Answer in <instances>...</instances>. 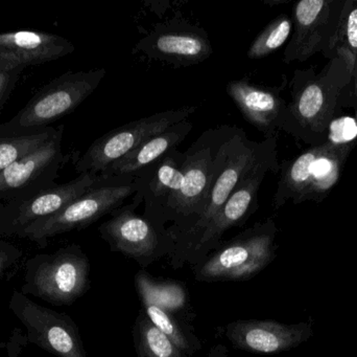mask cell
<instances>
[{"mask_svg": "<svg viewBox=\"0 0 357 357\" xmlns=\"http://www.w3.org/2000/svg\"><path fill=\"white\" fill-rule=\"evenodd\" d=\"M351 73L341 54L331 58L320 73L314 67L296 69L281 131L310 147L324 144L329 123L339 115L340 96Z\"/></svg>", "mask_w": 357, "mask_h": 357, "instance_id": "1", "label": "cell"}, {"mask_svg": "<svg viewBox=\"0 0 357 357\" xmlns=\"http://www.w3.org/2000/svg\"><path fill=\"white\" fill-rule=\"evenodd\" d=\"M350 154L324 143L283 161L273 198L274 209L279 210L287 203H322L339 184Z\"/></svg>", "mask_w": 357, "mask_h": 357, "instance_id": "2", "label": "cell"}, {"mask_svg": "<svg viewBox=\"0 0 357 357\" xmlns=\"http://www.w3.org/2000/svg\"><path fill=\"white\" fill-rule=\"evenodd\" d=\"M134 176L102 175L82 196L50 217L38 220L23 231L19 238L45 249L48 241L58 235L87 228L105 215L112 214L135 194Z\"/></svg>", "mask_w": 357, "mask_h": 357, "instance_id": "3", "label": "cell"}, {"mask_svg": "<svg viewBox=\"0 0 357 357\" xmlns=\"http://www.w3.org/2000/svg\"><path fill=\"white\" fill-rule=\"evenodd\" d=\"M106 75L104 67L63 73L44 85L10 121L1 124L0 136L29 133L50 127L91 96Z\"/></svg>", "mask_w": 357, "mask_h": 357, "instance_id": "4", "label": "cell"}, {"mask_svg": "<svg viewBox=\"0 0 357 357\" xmlns=\"http://www.w3.org/2000/svg\"><path fill=\"white\" fill-rule=\"evenodd\" d=\"M222 136V126L207 130L184 152V182L161 221L162 226L167 221H175L169 232L177 238L190 231L203 214Z\"/></svg>", "mask_w": 357, "mask_h": 357, "instance_id": "5", "label": "cell"}, {"mask_svg": "<svg viewBox=\"0 0 357 357\" xmlns=\"http://www.w3.org/2000/svg\"><path fill=\"white\" fill-rule=\"evenodd\" d=\"M90 265L77 245L41 254L25 262L21 293L52 305H71L87 289Z\"/></svg>", "mask_w": 357, "mask_h": 357, "instance_id": "6", "label": "cell"}, {"mask_svg": "<svg viewBox=\"0 0 357 357\" xmlns=\"http://www.w3.org/2000/svg\"><path fill=\"white\" fill-rule=\"evenodd\" d=\"M195 110L197 107L195 106L169 109L111 130L94 140L77 159L75 171L79 174L87 172L102 173L109 165L137 148L148 138L165 131L175 124L188 119Z\"/></svg>", "mask_w": 357, "mask_h": 357, "instance_id": "7", "label": "cell"}, {"mask_svg": "<svg viewBox=\"0 0 357 357\" xmlns=\"http://www.w3.org/2000/svg\"><path fill=\"white\" fill-rule=\"evenodd\" d=\"M276 232L271 219L245 231L208 259L197 272V280H245L258 274L274 257Z\"/></svg>", "mask_w": 357, "mask_h": 357, "instance_id": "8", "label": "cell"}, {"mask_svg": "<svg viewBox=\"0 0 357 357\" xmlns=\"http://www.w3.org/2000/svg\"><path fill=\"white\" fill-rule=\"evenodd\" d=\"M100 178L102 174L87 172L66 184H56L0 201V238L20 236L38 220L54 215L82 196Z\"/></svg>", "mask_w": 357, "mask_h": 357, "instance_id": "9", "label": "cell"}, {"mask_svg": "<svg viewBox=\"0 0 357 357\" xmlns=\"http://www.w3.org/2000/svg\"><path fill=\"white\" fill-rule=\"evenodd\" d=\"M346 0H301L293 8V33L283 62H305L316 54L331 58Z\"/></svg>", "mask_w": 357, "mask_h": 357, "instance_id": "10", "label": "cell"}, {"mask_svg": "<svg viewBox=\"0 0 357 357\" xmlns=\"http://www.w3.org/2000/svg\"><path fill=\"white\" fill-rule=\"evenodd\" d=\"M8 308L26 328L27 342L56 357H87L77 325L68 316L43 307L14 291Z\"/></svg>", "mask_w": 357, "mask_h": 357, "instance_id": "11", "label": "cell"}, {"mask_svg": "<svg viewBox=\"0 0 357 357\" xmlns=\"http://www.w3.org/2000/svg\"><path fill=\"white\" fill-rule=\"evenodd\" d=\"M135 50L151 60L176 67L199 64L213 54L211 41L203 29L180 21L157 24L136 43Z\"/></svg>", "mask_w": 357, "mask_h": 357, "instance_id": "12", "label": "cell"}, {"mask_svg": "<svg viewBox=\"0 0 357 357\" xmlns=\"http://www.w3.org/2000/svg\"><path fill=\"white\" fill-rule=\"evenodd\" d=\"M278 149L262 157L243 175L228 201L190 247L203 251L220 241L229 228L243 224L258 207V191L268 172L279 173Z\"/></svg>", "mask_w": 357, "mask_h": 357, "instance_id": "13", "label": "cell"}, {"mask_svg": "<svg viewBox=\"0 0 357 357\" xmlns=\"http://www.w3.org/2000/svg\"><path fill=\"white\" fill-rule=\"evenodd\" d=\"M63 131L61 126L43 146L0 172V201L56 184L64 163Z\"/></svg>", "mask_w": 357, "mask_h": 357, "instance_id": "14", "label": "cell"}, {"mask_svg": "<svg viewBox=\"0 0 357 357\" xmlns=\"http://www.w3.org/2000/svg\"><path fill=\"white\" fill-rule=\"evenodd\" d=\"M184 152L178 149L134 174L133 203H144V217L156 228L162 226L163 214L184 182Z\"/></svg>", "mask_w": 357, "mask_h": 357, "instance_id": "15", "label": "cell"}, {"mask_svg": "<svg viewBox=\"0 0 357 357\" xmlns=\"http://www.w3.org/2000/svg\"><path fill=\"white\" fill-rule=\"evenodd\" d=\"M282 87H262L243 78L227 83L226 90L237 108L264 138L278 136L282 129L287 102L281 96Z\"/></svg>", "mask_w": 357, "mask_h": 357, "instance_id": "16", "label": "cell"}, {"mask_svg": "<svg viewBox=\"0 0 357 357\" xmlns=\"http://www.w3.org/2000/svg\"><path fill=\"white\" fill-rule=\"evenodd\" d=\"M138 207L133 201L123 205L100 226V232L116 251L130 257L146 258L157 251L161 238L158 228L148 218L135 213Z\"/></svg>", "mask_w": 357, "mask_h": 357, "instance_id": "17", "label": "cell"}, {"mask_svg": "<svg viewBox=\"0 0 357 357\" xmlns=\"http://www.w3.org/2000/svg\"><path fill=\"white\" fill-rule=\"evenodd\" d=\"M226 335L239 349L277 354L299 345L307 335V329L272 321H238L227 326Z\"/></svg>", "mask_w": 357, "mask_h": 357, "instance_id": "18", "label": "cell"}, {"mask_svg": "<svg viewBox=\"0 0 357 357\" xmlns=\"http://www.w3.org/2000/svg\"><path fill=\"white\" fill-rule=\"evenodd\" d=\"M73 42L56 34L39 31L0 33V52L27 67L58 60L75 52Z\"/></svg>", "mask_w": 357, "mask_h": 357, "instance_id": "19", "label": "cell"}, {"mask_svg": "<svg viewBox=\"0 0 357 357\" xmlns=\"http://www.w3.org/2000/svg\"><path fill=\"white\" fill-rule=\"evenodd\" d=\"M193 124L188 119L180 122L165 131L148 138L137 148L128 153L119 161L109 165L102 175L133 176L140 170L162 159L167 153L177 149L192 130Z\"/></svg>", "mask_w": 357, "mask_h": 357, "instance_id": "20", "label": "cell"}, {"mask_svg": "<svg viewBox=\"0 0 357 357\" xmlns=\"http://www.w3.org/2000/svg\"><path fill=\"white\" fill-rule=\"evenodd\" d=\"M56 131V128L47 127L29 133L0 136V172L43 146Z\"/></svg>", "mask_w": 357, "mask_h": 357, "instance_id": "21", "label": "cell"}, {"mask_svg": "<svg viewBox=\"0 0 357 357\" xmlns=\"http://www.w3.org/2000/svg\"><path fill=\"white\" fill-rule=\"evenodd\" d=\"M293 33V19L287 14H280L268 23L266 27L253 40L248 58L258 60L270 56L287 43Z\"/></svg>", "mask_w": 357, "mask_h": 357, "instance_id": "22", "label": "cell"}, {"mask_svg": "<svg viewBox=\"0 0 357 357\" xmlns=\"http://www.w3.org/2000/svg\"><path fill=\"white\" fill-rule=\"evenodd\" d=\"M335 54L345 57L354 71L357 63V0H346L329 60Z\"/></svg>", "mask_w": 357, "mask_h": 357, "instance_id": "23", "label": "cell"}, {"mask_svg": "<svg viewBox=\"0 0 357 357\" xmlns=\"http://www.w3.org/2000/svg\"><path fill=\"white\" fill-rule=\"evenodd\" d=\"M142 357H180L177 346L150 320H144L139 325V344Z\"/></svg>", "mask_w": 357, "mask_h": 357, "instance_id": "24", "label": "cell"}, {"mask_svg": "<svg viewBox=\"0 0 357 357\" xmlns=\"http://www.w3.org/2000/svg\"><path fill=\"white\" fill-rule=\"evenodd\" d=\"M136 285L140 296H146L163 309H175L184 304V293L177 285L169 283L157 284L144 274L136 277Z\"/></svg>", "mask_w": 357, "mask_h": 357, "instance_id": "25", "label": "cell"}, {"mask_svg": "<svg viewBox=\"0 0 357 357\" xmlns=\"http://www.w3.org/2000/svg\"><path fill=\"white\" fill-rule=\"evenodd\" d=\"M324 143H327L333 148L352 152L357 147L356 117L350 115H337L329 123Z\"/></svg>", "mask_w": 357, "mask_h": 357, "instance_id": "26", "label": "cell"}, {"mask_svg": "<svg viewBox=\"0 0 357 357\" xmlns=\"http://www.w3.org/2000/svg\"><path fill=\"white\" fill-rule=\"evenodd\" d=\"M140 297H142L144 307H146L149 320L154 324V326H156L161 333H165L177 346L178 350L188 349L186 337L183 335L177 323L169 314H167V310L157 305L146 296H140Z\"/></svg>", "mask_w": 357, "mask_h": 357, "instance_id": "27", "label": "cell"}, {"mask_svg": "<svg viewBox=\"0 0 357 357\" xmlns=\"http://www.w3.org/2000/svg\"><path fill=\"white\" fill-rule=\"evenodd\" d=\"M22 257V252L8 241L0 238V280L16 268Z\"/></svg>", "mask_w": 357, "mask_h": 357, "instance_id": "28", "label": "cell"}, {"mask_svg": "<svg viewBox=\"0 0 357 357\" xmlns=\"http://www.w3.org/2000/svg\"><path fill=\"white\" fill-rule=\"evenodd\" d=\"M354 109V117L357 119V63L351 73L349 82L342 90L339 100V110Z\"/></svg>", "mask_w": 357, "mask_h": 357, "instance_id": "29", "label": "cell"}, {"mask_svg": "<svg viewBox=\"0 0 357 357\" xmlns=\"http://www.w3.org/2000/svg\"><path fill=\"white\" fill-rule=\"evenodd\" d=\"M25 68L26 67L19 66L17 68L12 69V71L0 73V110H1L6 101L8 100L10 92L14 89L21 73Z\"/></svg>", "mask_w": 357, "mask_h": 357, "instance_id": "30", "label": "cell"}, {"mask_svg": "<svg viewBox=\"0 0 357 357\" xmlns=\"http://www.w3.org/2000/svg\"><path fill=\"white\" fill-rule=\"evenodd\" d=\"M19 66H21V65H19L12 57L0 52V73L12 71V69L17 68Z\"/></svg>", "mask_w": 357, "mask_h": 357, "instance_id": "31", "label": "cell"}]
</instances>
